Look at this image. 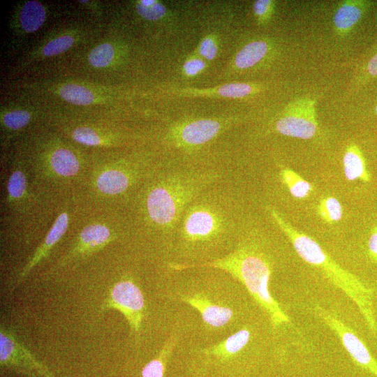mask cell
Masks as SVG:
<instances>
[{"label":"cell","mask_w":377,"mask_h":377,"mask_svg":"<svg viewBox=\"0 0 377 377\" xmlns=\"http://www.w3.org/2000/svg\"><path fill=\"white\" fill-rule=\"evenodd\" d=\"M135 9L140 16L147 20H158L166 13L165 7L155 0L138 1Z\"/></svg>","instance_id":"obj_29"},{"label":"cell","mask_w":377,"mask_h":377,"mask_svg":"<svg viewBox=\"0 0 377 377\" xmlns=\"http://www.w3.org/2000/svg\"><path fill=\"white\" fill-rule=\"evenodd\" d=\"M374 4L373 1L367 0L340 1L333 16V26L336 35L341 38L347 36Z\"/></svg>","instance_id":"obj_13"},{"label":"cell","mask_w":377,"mask_h":377,"mask_svg":"<svg viewBox=\"0 0 377 377\" xmlns=\"http://www.w3.org/2000/svg\"><path fill=\"white\" fill-rule=\"evenodd\" d=\"M82 36V31L77 28L54 31L44 37L23 57L20 66L24 67L39 59L64 53L80 42Z\"/></svg>","instance_id":"obj_11"},{"label":"cell","mask_w":377,"mask_h":377,"mask_svg":"<svg viewBox=\"0 0 377 377\" xmlns=\"http://www.w3.org/2000/svg\"><path fill=\"white\" fill-rule=\"evenodd\" d=\"M167 353L166 346L158 357L148 362L142 371V377H163Z\"/></svg>","instance_id":"obj_31"},{"label":"cell","mask_w":377,"mask_h":377,"mask_svg":"<svg viewBox=\"0 0 377 377\" xmlns=\"http://www.w3.org/2000/svg\"><path fill=\"white\" fill-rule=\"evenodd\" d=\"M68 224V216L67 214L61 213L55 220L43 244L38 248L35 253L19 273L17 278V285L20 284L31 269L48 255L51 249L66 232Z\"/></svg>","instance_id":"obj_16"},{"label":"cell","mask_w":377,"mask_h":377,"mask_svg":"<svg viewBox=\"0 0 377 377\" xmlns=\"http://www.w3.org/2000/svg\"><path fill=\"white\" fill-rule=\"evenodd\" d=\"M9 202L20 204L27 195V179L24 168L16 165L11 172L7 185Z\"/></svg>","instance_id":"obj_23"},{"label":"cell","mask_w":377,"mask_h":377,"mask_svg":"<svg viewBox=\"0 0 377 377\" xmlns=\"http://www.w3.org/2000/svg\"><path fill=\"white\" fill-rule=\"evenodd\" d=\"M367 251L370 259L377 263V224L374 225L367 242Z\"/></svg>","instance_id":"obj_34"},{"label":"cell","mask_w":377,"mask_h":377,"mask_svg":"<svg viewBox=\"0 0 377 377\" xmlns=\"http://www.w3.org/2000/svg\"><path fill=\"white\" fill-rule=\"evenodd\" d=\"M318 214L323 221L332 224L341 219L343 208L336 198L326 196L321 198L319 202Z\"/></svg>","instance_id":"obj_27"},{"label":"cell","mask_w":377,"mask_h":377,"mask_svg":"<svg viewBox=\"0 0 377 377\" xmlns=\"http://www.w3.org/2000/svg\"><path fill=\"white\" fill-rule=\"evenodd\" d=\"M47 8L36 0L20 2L14 9L10 20L11 29L15 35L24 36L38 31L47 18Z\"/></svg>","instance_id":"obj_12"},{"label":"cell","mask_w":377,"mask_h":377,"mask_svg":"<svg viewBox=\"0 0 377 377\" xmlns=\"http://www.w3.org/2000/svg\"><path fill=\"white\" fill-rule=\"evenodd\" d=\"M375 112H376V114L377 115V104H376V108H375Z\"/></svg>","instance_id":"obj_37"},{"label":"cell","mask_w":377,"mask_h":377,"mask_svg":"<svg viewBox=\"0 0 377 377\" xmlns=\"http://www.w3.org/2000/svg\"><path fill=\"white\" fill-rule=\"evenodd\" d=\"M39 87L66 103L77 105L103 103L110 99L108 89L80 82H56Z\"/></svg>","instance_id":"obj_10"},{"label":"cell","mask_w":377,"mask_h":377,"mask_svg":"<svg viewBox=\"0 0 377 377\" xmlns=\"http://www.w3.org/2000/svg\"><path fill=\"white\" fill-rule=\"evenodd\" d=\"M254 90L253 87L247 83H230L218 89L217 93L226 98H243L251 94Z\"/></svg>","instance_id":"obj_30"},{"label":"cell","mask_w":377,"mask_h":377,"mask_svg":"<svg viewBox=\"0 0 377 377\" xmlns=\"http://www.w3.org/2000/svg\"><path fill=\"white\" fill-rule=\"evenodd\" d=\"M111 238V230L103 224L94 223L87 226L79 235L75 244L64 258L63 263L71 258L97 251L108 244Z\"/></svg>","instance_id":"obj_14"},{"label":"cell","mask_w":377,"mask_h":377,"mask_svg":"<svg viewBox=\"0 0 377 377\" xmlns=\"http://www.w3.org/2000/svg\"><path fill=\"white\" fill-rule=\"evenodd\" d=\"M0 364L29 374L52 377L50 370L33 355L31 351L18 339L13 330L1 327Z\"/></svg>","instance_id":"obj_6"},{"label":"cell","mask_w":377,"mask_h":377,"mask_svg":"<svg viewBox=\"0 0 377 377\" xmlns=\"http://www.w3.org/2000/svg\"><path fill=\"white\" fill-rule=\"evenodd\" d=\"M376 78H377V43L373 47L369 58L360 66L355 83L357 87H360Z\"/></svg>","instance_id":"obj_28"},{"label":"cell","mask_w":377,"mask_h":377,"mask_svg":"<svg viewBox=\"0 0 377 377\" xmlns=\"http://www.w3.org/2000/svg\"><path fill=\"white\" fill-rule=\"evenodd\" d=\"M315 311L325 323L334 332L353 360L360 367L377 377V361L364 341L335 313L316 306Z\"/></svg>","instance_id":"obj_7"},{"label":"cell","mask_w":377,"mask_h":377,"mask_svg":"<svg viewBox=\"0 0 377 377\" xmlns=\"http://www.w3.org/2000/svg\"><path fill=\"white\" fill-rule=\"evenodd\" d=\"M221 124L216 120L204 119L184 125L177 137L186 145H199L214 138L221 131Z\"/></svg>","instance_id":"obj_17"},{"label":"cell","mask_w":377,"mask_h":377,"mask_svg":"<svg viewBox=\"0 0 377 377\" xmlns=\"http://www.w3.org/2000/svg\"><path fill=\"white\" fill-rule=\"evenodd\" d=\"M250 336L251 334L248 330L242 329L213 348L212 352L221 356L234 355L246 346Z\"/></svg>","instance_id":"obj_25"},{"label":"cell","mask_w":377,"mask_h":377,"mask_svg":"<svg viewBox=\"0 0 377 377\" xmlns=\"http://www.w3.org/2000/svg\"><path fill=\"white\" fill-rule=\"evenodd\" d=\"M274 1L270 0H258L253 3V11L260 21L268 20L274 10Z\"/></svg>","instance_id":"obj_32"},{"label":"cell","mask_w":377,"mask_h":377,"mask_svg":"<svg viewBox=\"0 0 377 377\" xmlns=\"http://www.w3.org/2000/svg\"><path fill=\"white\" fill-rule=\"evenodd\" d=\"M269 43L256 40L245 45L236 54L235 65L239 69H247L260 62L269 52Z\"/></svg>","instance_id":"obj_22"},{"label":"cell","mask_w":377,"mask_h":377,"mask_svg":"<svg viewBox=\"0 0 377 377\" xmlns=\"http://www.w3.org/2000/svg\"><path fill=\"white\" fill-rule=\"evenodd\" d=\"M280 176L290 193L295 198H307L313 191L312 185L290 168H283Z\"/></svg>","instance_id":"obj_24"},{"label":"cell","mask_w":377,"mask_h":377,"mask_svg":"<svg viewBox=\"0 0 377 377\" xmlns=\"http://www.w3.org/2000/svg\"><path fill=\"white\" fill-rule=\"evenodd\" d=\"M135 173L124 167L105 168L98 174L95 185L99 192L114 195L124 193L135 180Z\"/></svg>","instance_id":"obj_15"},{"label":"cell","mask_w":377,"mask_h":377,"mask_svg":"<svg viewBox=\"0 0 377 377\" xmlns=\"http://www.w3.org/2000/svg\"><path fill=\"white\" fill-rule=\"evenodd\" d=\"M213 177L204 173H173L163 177L147 195L149 218L158 227L172 228Z\"/></svg>","instance_id":"obj_3"},{"label":"cell","mask_w":377,"mask_h":377,"mask_svg":"<svg viewBox=\"0 0 377 377\" xmlns=\"http://www.w3.org/2000/svg\"><path fill=\"white\" fill-rule=\"evenodd\" d=\"M68 134L75 142L89 147L110 146L115 142L112 134L107 129L90 124L70 126Z\"/></svg>","instance_id":"obj_19"},{"label":"cell","mask_w":377,"mask_h":377,"mask_svg":"<svg viewBox=\"0 0 377 377\" xmlns=\"http://www.w3.org/2000/svg\"><path fill=\"white\" fill-rule=\"evenodd\" d=\"M183 300L196 309L200 313L203 320L212 327L225 325L233 315L230 308L214 304L207 299L197 295L185 297Z\"/></svg>","instance_id":"obj_18"},{"label":"cell","mask_w":377,"mask_h":377,"mask_svg":"<svg viewBox=\"0 0 377 377\" xmlns=\"http://www.w3.org/2000/svg\"><path fill=\"white\" fill-rule=\"evenodd\" d=\"M175 269L209 267L224 270L240 281L256 302L268 315L273 327L290 324L289 316L269 290L272 273L267 258L252 247L244 246L231 254L202 264L171 265Z\"/></svg>","instance_id":"obj_2"},{"label":"cell","mask_w":377,"mask_h":377,"mask_svg":"<svg viewBox=\"0 0 377 377\" xmlns=\"http://www.w3.org/2000/svg\"><path fill=\"white\" fill-rule=\"evenodd\" d=\"M182 216V237L191 242H204L216 238L228 227L227 213L212 203H191Z\"/></svg>","instance_id":"obj_4"},{"label":"cell","mask_w":377,"mask_h":377,"mask_svg":"<svg viewBox=\"0 0 377 377\" xmlns=\"http://www.w3.org/2000/svg\"><path fill=\"white\" fill-rule=\"evenodd\" d=\"M34 119V112L25 108L15 107L1 110V131L6 140L25 128Z\"/></svg>","instance_id":"obj_21"},{"label":"cell","mask_w":377,"mask_h":377,"mask_svg":"<svg viewBox=\"0 0 377 377\" xmlns=\"http://www.w3.org/2000/svg\"><path fill=\"white\" fill-rule=\"evenodd\" d=\"M200 53L207 59H213L217 53V46L211 38H204L200 45Z\"/></svg>","instance_id":"obj_33"},{"label":"cell","mask_w":377,"mask_h":377,"mask_svg":"<svg viewBox=\"0 0 377 377\" xmlns=\"http://www.w3.org/2000/svg\"><path fill=\"white\" fill-rule=\"evenodd\" d=\"M343 168L345 177L348 181H371V176L367 168L363 153L354 142H350L346 147L343 156Z\"/></svg>","instance_id":"obj_20"},{"label":"cell","mask_w":377,"mask_h":377,"mask_svg":"<svg viewBox=\"0 0 377 377\" xmlns=\"http://www.w3.org/2000/svg\"><path fill=\"white\" fill-rule=\"evenodd\" d=\"M103 306L119 311L131 328L136 332L139 331L144 315L145 300L140 289L132 281L117 282L111 289Z\"/></svg>","instance_id":"obj_8"},{"label":"cell","mask_w":377,"mask_h":377,"mask_svg":"<svg viewBox=\"0 0 377 377\" xmlns=\"http://www.w3.org/2000/svg\"><path fill=\"white\" fill-rule=\"evenodd\" d=\"M316 100L309 96L297 98L289 103L277 119L275 128L281 135L308 140L318 130Z\"/></svg>","instance_id":"obj_5"},{"label":"cell","mask_w":377,"mask_h":377,"mask_svg":"<svg viewBox=\"0 0 377 377\" xmlns=\"http://www.w3.org/2000/svg\"><path fill=\"white\" fill-rule=\"evenodd\" d=\"M269 210L298 256L321 272L330 283L342 290L357 306L369 329L376 333L374 290L356 275L341 267L312 237L295 229L274 209Z\"/></svg>","instance_id":"obj_1"},{"label":"cell","mask_w":377,"mask_h":377,"mask_svg":"<svg viewBox=\"0 0 377 377\" xmlns=\"http://www.w3.org/2000/svg\"><path fill=\"white\" fill-rule=\"evenodd\" d=\"M81 4L84 5L87 8L91 10L94 13H99V6L97 1H89V0H80L78 1Z\"/></svg>","instance_id":"obj_36"},{"label":"cell","mask_w":377,"mask_h":377,"mask_svg":"<svg viewBox=\"0 0 377 377\" xmlns=\"http://www.w3.org/2000/svg\"><path fill=\"white\" fill-rule=\"evenodd\" d=\"M116 49L110 42H103L95 46L89 53V64L96 68L108 67L114 60Z\"/></svg>","instance_id":"obj_26"},{"label":"cell","mask_w":377,"mask_h":377,"mask_svg":"<svg viewBox=\"0 0 377 377\" xmlns=\"http://www.w3.org/2000/svg\"><path fill=\"white\" fill-rule=\"evenodd\" d=\"M205 66V62L200 59H191L184 65V70L188 75H195Z\"/></svg>","instance_id":"obj_35"},{"label":"cell","mask_w":377,"mask_h":377,"mask_svg":"<svg viewBox=\"0 0 377 377\" xmlns=\"http://www.w3.org/2000/svg\"><path fill=\"white\" fill-rule=\"evenodd\" d=\"M40 164L43 170L59 179H68L79 174L82 162L75 150L64 143H53L40 151Z\"/></svg>","instance_id":"obj_9"}]
</instances>
